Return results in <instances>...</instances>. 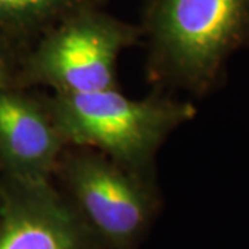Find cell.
Here are the masks:
<instances>
[{"mask_svg":"<svg viewBox=\"0 0 249 249\" xmlns=\"http://www.w3.org/2000/svg\"><path fill=\"white\" fill-rule=\"evenodd\" d=\"M140 27L150 80L202 98L222 88L230 60L249 49V0H147Z\"/></svg>","mask_w":249,"mask_h":249,"instance_id":"cell-1","label":"cell"},{"mask_svg":"<svg viewBox=\"0 0 249 249\" xmlns=\"http://www.w3.org/2000/svg\"><path fill=\"white\" fill-rule=\"evenodd\" d=\"M58 130L68 147H86L148 178L163 142L193 121L190 101L155 93L134 100L118 88L82 94L54 93L47 98Z\"/></svg>","mask_w":249,"mask_h":249,"instance_id":"cell-2","label":"cell"},{"mask_svg":"<svg viewBox=\"0 0 249 249\" xmlns=\"http://www.w3.org/2000/svg\"><path fill=\"white\" fill-rule=\"evenodd\" d=\"M142 37L140 25L89 6L76 10L39 35L22 60L17 85H42L60 94L116 88V64Z\"/></svg>","mask_w":249,"mask_h":249,"instance_id":"cell-3","label":"cell"},{"mask_svg":"<svg viewBox=\"0 0 249 249\" xmlns=\"http://www.w3.org/2000/svg\"><path fill=\"white\" fill-rule=\"evenodd\" d=\"M103 249H139L158 208L148 178L86 147H67L55 173Z\"/></svg>","mask_w":249,"mask_h":249,"instance_id":"cell-4","label":"cell"},{"mask_svg":"<svg viewBox=\"0 0 249 249\" xmlns=\"http://www.w3.org/2000/svg\"><path fill=\"white\" fill-rule=\"evenodd\" d=\"M0 249H103L75 206L52 181L4 178Z\"/></svg>","mask_w":249,"mask_h":249,"instance_id":"cell-5","label":"cell"},{"mask_svg":"<svg viewBox=\"0 0 249 249\" xmlns=\"http://www.w3.org/2000/svg\"><path fill=\"white\" fill-rule=\"evenodd\" d=\"M68 147L54 121L49 101L18 86L0 91V169L21 183L52 181Z\"/></svg>","mask_w":249,"mask_h":249,"instance_id":"cell-6","label":"cell"},{"mask_svg":"<svg viewBox=\"0 0 249 249\" xmlns=\"http://www.w3.org/2000/svg\"><path fill=\"white\" fill-rule=\"evenodd\" d=\"M106 0H0V35L13 39L42 35L76 10L103 6Z\"/></svg>","mask_w":249,"mask_h":249,"instance_id":"cell-7","label":"cell"},{"mask_svg":"<svg viewBox=\"0 0 249 249\" xmlns=\"http://www.w3.org/2000/svg\"><path fill=\"white\" fill-rule=\"evenodd\" d=\"M7 37L0 35V91L10 86H17V76L13 72V61Z\"/></svg>","mask_w":249,"mask_h":249,"instance_id":"cell-8","label":"cell"},{"mask_svg":"<svg viewBox=\"0 0 249 249\" xmlns=\"http://www.w3.org/2000/svg\"><path fill=\"white\" fill-rule=\"evenodd\" d=\"M3 187H4V175L0 169V202H1V196H3Z\"/></svg>","mask_w":249,"mask_h":249,"instance_id":"cell-9","label":"cell"}]
</instances>
